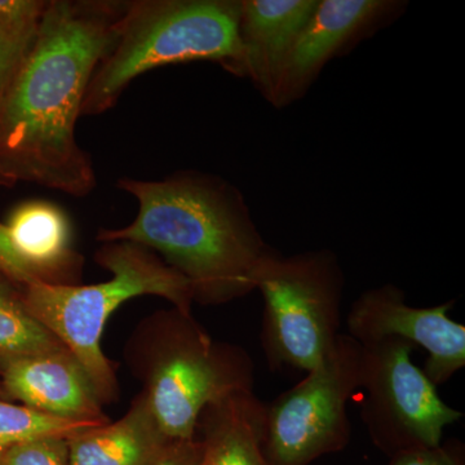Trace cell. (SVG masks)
Instances as JSON below:
<instances>
[{"instance_id":"8","label":"cell","mask_w":465,"mask_h":465,"mask_svg":"<svg viewBox=\"0 0 465 465\" xmlns=\"http://www.w3.org/2000/svg\"><path fill=\"white\" fill-rule=\"evenodd\" d=\"M414 348L399 338L362 345L361 418L372 443L390 458L406 450L436 448L445 428L464 418L414 365Z\"/></svg>"},{"instance_id":"3","label":"cell","mask_w":465,"mask_h":465,"mask_svg":"<svg viewBox=\"0 0 465 465\" xmlns=\"http://www.w3.org/2000/svg\"><path fill=\"white\" fill-rule=\"evenodd\" d=\"M125 357L168 440L195 439L204 407L255 385V362L246 349L213 341L193 314L174 308L143 321Z\"/></svg>"},{"instance_id":"18","label":"cell","mask_w":465,"mask_h":465,"mask_svg":"<svg viewBox=\"0 0 465 465\" xmlns=\"http://www.w3.org/2000/svg\"><path fill=\"white\" fill-rule=\"evenodd\" d=\"M104 424L65 420L41 414L24 405L0 400V452L25 440L43 437L70 439L75 434Z\"/></svg>"},{"instance_id":"22","label":"cell","mask_w":465,"mask_h":465,"mask_svg":"<svg viewBox=\"0 0 465 465\" xmlns=\"http://www.w3.org/2000/svg\"><path fill=\"white\" fill-rule=\"evenodd\" d=\"M202 451L201 440H173L150 465H200Z\"/></svg>"},{"instance_id":"7","label":"cell","mask_w":465,"mask_h":465,"mask_svg":"<svg viewBox=\"0 0 465 465\" xmlns=\"http://www.w3.org/2000/svg\"><path fill=\"white\" fill-rule=\"evenodd\" d=\"M265 403L262 449L272 465H309L349 445L348 401L361 391L362 345L341 333L322 362Z\"/></svg>"},{"instance_id":"1","label":"cell","mask_w":465,"mask_h":465,"mask_svg":"<svg viewBox=\"0 0 465 465\" xmlns=\"http://www.w3.org/2000/svg\"><path fill=\"white\" fill-rule=\"evenodd\" d=\"M127 2L48 0L38 34L0 103V183L84 198L97 185L76 139L88 84Z\"/></svg>"},{"instance_id":"4","label":"cell","mask_w":465,"mask_h":465,"mask_svg":"<svg viewBox=\"0 0 465 465\" xmlns=\"http://www.w3.org/2000/svg\"><path fill=\"white\" fill-rule=\"evenodd\" d=\"M241 0H133L92 75L82 116L114 108L134 79L176 64L208 61L243 78Z\"/></svg>"},{"instance_id":"16","label":"cell","mask_w":465,"mask_h":465,"mask_svg":"<svg viewBox=\"0 0 465 465\" xmlns=\"http://www.w3.org/2000/svg\"><path fill=\"white\" fill-rule=\"evenodd\" d=\"M63 349L65 345L27 311L20 287L0 278V366Z\"/></svg>"},{"instance_id":"2","label":"cell","mask_w":465,"mask_h":465,"mask_svg":"<svg viewBox=\"0 0 465 465\" xmlns=\"http://www.w3.org/2000/svg\"><path fill=\"white\" fill-rule=\"evenodd\" d=\"M116 188L137 202L130 225L100 229L96 240L148 247L188 281L194 302L223 305L255 290L271 252L242 193L215 174L177 171L161 180L121 177Z\"/></svg>"},{"instance_id":"12","label":"cell","mask_w":465,"mask_h":465,"mask_svg":"<svg viewBox=\"0 0 465 465\" xmlns=\"http://www.w3.org/2000/svg\"><path fill=\"white\" fill-rule=\"evenodd\" d=\"M320 0H241L240 43L243 78L271 103L293 45Z\"/></svg>"},{"instance_id":"15","label":"cell","mask_w":465,"mask_h":465,"mask_svg":"<svg viewBox=\"0 0 465 465\" xmlns=\"http://www.w3.org/2000/svg\"><path fill=\"white\" fill-rule=\"evenodd\" d=\"M70 465H150L168 443L143 394L119 420L66 440Z\"/></svg>"},{"instance_id":"17","label":"cell","mask_w":465,"mask_h":465,"mask_svg":"<svg viewBox=\"0 0 465 465\" xmlns=\"http://www.w3.org/2000/svg\"><path fill=\"white\" fill-rule=\"evenodd\" d=\"M48 0H0V103L32 48Z\"/></svg>"},{"instance_id":"11","label":"cell","mask_w":465,"mask_h":465,"mask_svg":"<svg viewBox=\"0 0 465 465\" xmlns=\"http://www.w3.org/2000/svg\"><path fill=\"white\" fill-rule=\"evenodd\" d=\"M0 384L8 400L41 414L84 423L110 421L87 372L67 349L5 363Z\"/></svg>"},{"instance_id":"19","label":"cell","mask_w":465,"mask_h":465,"mask_svg":"<svg viewBox=\"0 0 465 465\" xmlns=\"http://www.w3.org/2000/svg\"><path fill=\"white\" fill-rule=\"evenodd\" d=\"M66 440L43 437L17 443L0 452V465H70Z\"/></svg>"},{"instance_id":"10","label":"cell","mask_w":465,"mask_h":465,"mask_svg":"<svg viewBox=\"0 0 465 465\" xmlns=\"http://www.w3.org/2000/svg\"><path fill=\"white\" fill-rule=\"evenodd\" d=\"M406 7L399 0H320L284 63L272 105L283 109L302 100L330 61L390 25Z\"/></svg>"},{"instance_id":"14","label":"cell","mask_w":465,"mask_h":465,"mask_svg":"<svg viewBox=\"0 0 465 465\" xmlns=\"http://www.w3.org/2000/svg\"><path fill=\"white\" fill-rule=\"evenodd\" d=\"M265 403L255 391H237L204 407L198 418L200 465H272L262 449Z\"/></svg>"},{"instance_id":"9","label":"cell","mask_w":465,"mask_h":465,"mask_svg":"<svg viewBox=\"0 0 465 465\" xmlns=\"http://www.w3.org/2000/svg\"><path fill=\"white\" fill-rule=\"evenodd\" d=\"M454 302L434 307L406 304L403 290L391 283L361 293L347 316V333L361 345L399 338L428 353L424 374L436 387L465 367V326L449 317Z\"/></svg>"},{"instance_id":"21","label":"cell","mask_w":465,"mask_h":465,"mask_svg":"<svg viewBox=\"0 0 465 465\" xmlns=\"http://www.w3.org/2000/svg\"><path fill=\"white\" fill-rule=\"evenodd\" d=\"M0 274L5 275L20 289L29 284L43 282L41 275L36 273L15 250L5 224H0Z\"/></svg>"},{"instance_id":"5","label":"cell","mask_w":465,"mask_h":465,"mask_svg":"<svg viewBox=\"0 0 465 465\" xmlns=\"http://www.w3.org/2000/svg\"><path fill=\"white\" fill-rule=\"evenodd\" d=\"M94 262L112 273L96 284L36 282L21 289L24 305L78 360L101 402L118 400L114 366L101 351L106 321L119 305L139 296L166 299L192 314L191 284L148 247L130 241L103 242Z\"/></svg>"},{"instance_id":"20","label":"cell","mask_w":465,"mask_h":465,"mask_svg":"<svg viewBox=\"0 0 465 465\" xmlns=\"http://www.w3.org/2000/svg\"><path fill=\"white\" fill-rule=\"evenodd\" d=\"M390 459L388 465H465V448L463 442L452 439L436 448L406 450Z\"/></svg>"},{"instance_id":"6","label":"cell","mask_w":465,"mask_h":465,"mask_svg":"<svg viewBox=\"0 0 465 465\" xmlns=\"http://www.w3.org/2000/svg\"><path fill=\"white\" fill-rule=\"evenodd\" d=\"M345 277L335 252L283 256L272 250L260 262L255 290L264 300L262 347L272 371L308 372L341 335Z\"/></svg>"},{"instance_id":"23","label":"cell","mask_w":465,"mask_h":465,"mask_svg":"<svg viewBox=\"0 0 465 465\" xmlns=\"http://www.w3.org/2000/svg\"><path fill=\"white\" fill-rule=\"evenodd\" d=\"M0 400L8 401L7 396H5V391H3L2 384H0Z\"/></svg>"},{"instance_id":"13","label":"cell","mask_w":465,"mask_h":465,"mask_svg":"<svg viewBox=\"0 0 465 465\" xmlns=\"http://www.w3.org/2000/svg\"><path fill=\"white\" fill-rule=\"evenodd\" d=\"M5 226L18 255L43 282L78 284L82 258L73 250L72 225L63 208L45 200L24 202Z\"/></svg>"}]
</instances>
